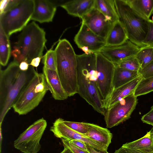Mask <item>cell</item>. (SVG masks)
<instances>
[{
  "instance_id": "cell-1",
  "label": "cell",
  "mask_w": 153,
  "mask_h": 153,
  "mask_svg": "<svg viewBox=\"0 0 153 153\" xmlns=\"http://www.w3.org/2000/svg\"><path fill=\"white\" fill-rule=\"evenodd\" d=\"M77 93L96 111L104 115L105 110L97 83V53L77 55Z\"/></svg>"
},
{
  "instance_id": "cell-2",
  "label": "cell",
  "mask_w": 153,
  "mask_h": 153,
  "mask_svg": "<svg viewBox=\"0 0 153 153\" xmlns=\"http://www.w3.org/2000/svg\"><path fill=\"white\" fill-rule=\"evenodd\" d=\"M19 64L13 60L4 70L0 71V126L29 79L33 68L30 65L23 71Z\"/></svg>"
},
{
  "instance_id": "cell-3",
  "label": "cell",
  "mask_w": 153,
  "mask_h": 153,
  "mask_svg": "<svg viewBox=\"0 0 153 153\" xmlns=\"http://www.w3.org/2000/svg\"><path fill=\"white\" fill-rule=\"evenodd\" d=\"M45 32L34 22L28 24L19 35L11 53L14 60L31 62L34 58L41 57L47 41Z\"/></svg>"
},
{
  "instance_id": "cell-4",
  "label": "cell",
  "mask_w": 153,
  "mask_h": 153,
  "mask_svg": "<svg viewBox=\"0 0 153 153\" xmlns=\"http://www.w3.org/2000/svg\"><path fill=\"white\" fill-rule=\"evenodd\" d=\"M57 72L68 97L77 93V55L70 42L60 39L55 50Z\"/></svg>"
},
{
  "instance_id": "cell-5",
  "label": "cell",
  "mask_w": 153,
  "mask_h": 153,
  "mask_svg": "<svg viewBox=\"0 0 153 153\" xmlns=\"http://www.w3.org/2000/svg\"><path fill=\"white\" fill-rule=\"evenodd\" d=\"M119 20L124 27L128 39L140 47L147 33L148 20L138 14L126 0H114Z\"/></svg>"
},
{
  "instance_id": "cell-6",
  "label": "cell",
  "mask_w": 153,
  "mask_h": 153,
  "mask_svg": "<svg viewBox=\"0 0 153 153\" xmlns=\"http://www.w3.org/2000/svg\"><path fill=\"white\" fill-rule=\"evenodd\" d=\"M34 0H18L11 8L0 15V26L10 36L23 30L31 19Z\"/></svg>"
},
{
  "instance_id": "cell-7",
  "label": "cell",
  "mask_w": 153,
  "mask_h": 153,
  "mask_svg": "<svg viewBox=\"0 0 153 153\" xmlns=\"http://www.w3.org/2000/svg\"><path fill=\"white\" fill-rule=\"evenodd\" d=\"M45 78L43 73H38L33 68L31 76L19 94L12 108L19 115L27 114L36 108L48 91L37 93L36 85Z\"/></svg>"
},
{
  "instance_id": "cell-8",
  "label": "cell",
  "mask_w": 153,
  "mask_h": 153,
  "mask_svg": "<svg viewBox=\"0 0 153 153\" xmlns=\"http://www.w3.org/2000/svg\"><path fill=\"white\" fill-rule=\"evenodd\" d=\"M47 126L43 118L37 120L14 141V147L23 153H37L41 149L40 141Z\"/></svg>"
},
{
  "instance_id": "cell-9",
  "label": "cell",
  "mask_w": 153,
  "mask_h": 153,
  "mask_svg": "<svg viewBox=\"0 0 153 153\" xmlns=\"http://www.w3.org/2000/svg\"><path fill=\"white\" fill-rule=\"evenodd\" d=\"M96 67L98 89L105 109L108 99L113 90L112 82L115 65L98 53Z\"/></svg>"
},
{
  "instance_id": "cell-10",
  "label": "cell",
  "mask_w": 153,
  "mask_h": 153,
  "mask_svg": "<svg viewBox=\"0 0 153 153\" xmlns=\"http://www.w3.org/2000/svg\"><path fill=\"white\" fill-rule=\"evenodd\" d=\"M137 103L133 93L107 108L104 115L106 127L112 128L128 119Z\"/></svg>"
},
{
  "instance_id": "cell-11",
  "label": "cell",
  "mask_w": 153,
  "mask_h": 153,
  "mask_svg": "<svg viewBox=\"0 0 153 153\" xmlns=\"http://www.w3.org/2000/svg\"><path fill=\"white\" fill-rule=\"evenodd\" d=\"M74 40L78 47L87 54L99 53L106 45L105 39L95 34L82 22Z\"/></svg>"
},
{
  "instance_id": "cell-12",
  "label": "cell",
  "mask_w": 153,
  "mask_h": 153,
  "mask_svg": "<svg viewBox=\"0 0 153 153\" xmlns=\"http://www.w3.org/2000/svg\"><path fill=\"white\" fill-rule=\"evenodd\" d=\"M141 48L128 39L120 45H105L99 53L114 64H117L129 57L135 56Z\"/></svg>"
},
{
  "instance_id": "cell-13",
  "label": "cell",
  "mask_w": 153,
  "mask_h": 153,
  "mask_svg": "<svg viewBox=\"0 0 153 153\" xmlns=\"http://www.w3.org/2000/svg\"><path fill=\"white\" fill-rule=\"evenodd\" d=\"M84 23L93 32L106 39L113 23L94 7L81 18Z\"/></svg>"
},
{
  "instance_id": "cell-14",
  "label": "cell",
  "mask_w": 153,
  "mask_h": 153,
  "mask_svg": "<svg viewBox=\"0 0 153 153\" xmlns=\"http://www.w3.org/2000/svg\"><path fill=\"white\" fill-rule=\"evenodd\" d=\"M61 118L57 119L51 127L50 130L56 137L67 140H79L84 142L86 145L92 146L98 150L106 151L95 141L85 136L72 129L63 123Z\"/></svg>"
},
{
  "instance_id": "cell-15",
  "label": "cell",
  "mask_w": 153,
  "mask_h": 153,
  "mask_svg": "<svg viewBox=\"0 0 153 153\" xmlns=\"http://www.w3.org/2000/svg\"><path fill=\"white\" fill-rule=\"evenodd\" d=\"M34 10L31 19L40 23L52 22L56 10L54 2L47 0H34Z\"/></svg>"
},
{
  "instance_id": "cell-16",
  "label": "cell",
  "mask_w": 153,
  "mask_h": 153,
  "mask_svg": "<svg viewBox=\"0 0 153 153\" xmlns=\"http://www.w3.org/2000/svg\"><path fill=\"white\" fill-rule=\"evenodd\" d=\"M43 74L52 97L55 100H64L68 97L62 86L57 71L43 67Z\"/></svg>"
},
{
  "instance_id": "cell-17",
  "label": "cell",
  "mask_w": 153,
  "mask_h": 153,
  "mask_svg": "<svg viewBox=\"0 0 153 153\" xmlns=\"http://www.w3.org/2000/svg\"><path fill=\"white\" fill-rule=\"evenodd\" d=\"M153 127L142 138L121 147L128 153H153Z\"/></svg>"
},
{
  "instance_id": "cell-18",
  "label": "cell",
  "mask_w": 153,
  "mask_h": 153,
  "mask_svg": "<svg viewBox=\"0 0 153 153\" xmlns=\"http://www.w3.org/2000/svg\"><path fill=\"white\" fill-rule=\"evenodd\" d=\"M142 77L140 75L130 82L114 90L107 102L106 110L127 96L134 93Z\"/></svg>"
},
{
  "instance_id": "cell-19",
  "label": "cell",
  "mask_w": 153,
  "mask_h": 153,
  "mask_svg": "<svg viewBox=\"0 0 153 153\" xmlns=\"http://www.w3.org/2000/svg\"><path fill=\"white\" fill-rule=\"evenodd\" d=\"M95 0L68 1L60 5L69 15L81 18L94 7Z\"/></svg>"
},
{
  "instance_id": "cell-20",
  "label": "cell",
  "mask_w": 153,
  "mask_h": 153,
  "mask_svg": "<svg viewBox=\"0 0 153 153\" xmlns=\"http://www.w3.org/2000/svg\"><path fill=\"white\" fill-rule=\"evenodd\" d=\"M88 131L84 135L100 144L107 151L111 142L112 133L108 129L95 124L88 123Z\"/></svg>"
},
{
  "instance_id": "cell-21",
  "label": "cell",
  "mask_w": 153,
  "mask_h": 153,
  "mask_svg": "<svg viewBox=\"0 0 153 153\" xmlns=\"http://www.w3.org/2000/svg\"><path fill=\"white\" fill-rule=\"evenodd\" d=\"M128 39L126 32L119 21L114 22L106 39V45H121Z\"/></svg>"
},
{
  "instance_id": "cell-22",
  "label": "cell",
  "mask_w": 153,
  "mask_h": 153,
  "mask_svg": "<svg viewBox=\"0 0 153 153\" xmlns=\"http://www.w3.org/2000/svg\"><path fill=\"white\" fill-rule=\"evenodd\" d=\"M140 75L139 72L129 70L115 65L112 82L113 90L130 82Z\"/></svg>"
},
{
  "instance_id": "cell-23",
  "label": "cell",
  "mask_w": 153,
  "mask_h": 153,
  "mask_svg": "<svg viewBox=\"0 0 153 153\" xmlns=\"http://www.w3.org/2000/svg\"><path fill=\"white\" fill-rule=\"evenodd\" d=\"M94 7L113 23L119 21L114 0H95Z\"/></svg>"
},
{
  "instance_id": "cell-24",
  "label": "cell",
  "mask_w": 153,
  "mask_h": 153,
  "mask_svg": "<svg viewBox=\"0 0 153 153\" xmlns=\"http://www.w3.org/2000/svg\"><path fill=\"white\" fill-rule=\"evenodd\" d=\"M138 14L148 20L153 13V0H126Z\"/></svg>"
},
{
  "instance_id": "cell-25",
  "label": "cell",
  "mask_w": 153,
  "mask_h": 153,
  "mask_svg": "<svg viewBox=\"0 0 153 153\" xmlns=\"http://www.w3.org/2000/svg\"><path fill=\"white\" fill-rule=\"evenodd\" d=\"M9 37L0 26V63L3 66L7 65L11 53Z\"/></svg>"
},
{
  "instance_id": "cell-26",
  "label": "cell",
  "mask_w": 153,
  "mask_h": 153,
  "mask_svg": "<svg viewBox=\"0 0 153 153\" xmlns=\"http://www.w3.org/2000/svg\"><path fill=\"white\" fill-rule=\"evenodd\" d=\"M135 56L143 68L153 60V47L146 46L141 47Z\"/></svg>"
},
{
  "instance_id": "cell-27",
  "label": "cell",
  "mask_w": 153,
  "mask_h": 153,
  "mask_svg": "<svg viewBox=\"0 0 153 153\" xmlns=\"http://www.w3.org/2000/svg\"><path fill=\"white\" fill-rule=\"evenodd\" d=\"M153 91V76L142 78L134 92V95L137 97Z\"/></svg>"
},
{
  "instance_id": "cell-28",
  "label": "cell",
  "mask_w": 153,
  "mask_h": 153,
  "mask_svg": "<svg viewBox=\"0 0 153 153\" xmlns=\"http://www.w3.org/2000/svg\"><path fill=\"white\" fill-rule=\"evenodd\" d=\"M115 64L120 68L132 71L139 72L140 69V64L135 56L129 57Z\"/></svg>"
},
{
  "instance_id": "cell-29",
  "label": "cell",
  "mask_w": 153,
  "mask_h": 153,
  "mask_svg": "<svg viewBox=\"0 0 153 153\" xmlns=\"http://www.w3.org/2000/svg\"><path fill=\"white\" fill-rule=\"evenodd\" d=\"M43 67L57 71L56 59L55 50H48L43 57Z\"/></svg>"
},
{
  "instance_id": "cell-30",
  "label": "cell",
  "mask_w": 153,
  "mask_h": 153,
  "mask_svg": "<svg viewBox=\"0 0 153 153\" xmlns=\"http://www.w3.org/2000/svg\"><path fill=\"white\" fill-rule=\"evenodd\" d=\"M63 123L66 126L82 134L87 133L88 129V123L68 121L63 120Z\"/></svg>"
},
{
  "instance_id": "cell-31",
  "label": "cell",
  "mask_w": 153,
  "mask_h": 153,
  "mask_svg": "<svg viewBox=\"0 0 153 153\" xmlns=\"http://www.w3.org/2000/svg\"><path fill=\"white\" fill-rule=\"evenodd\" d=\"M148 29L147 35L142 42L144 46L153 45V22L148 20Z\"/></svg>"
},
{
  "instance_id": "cell-32",
  "label": "cell",
  "mask_w": 153,
  "mask_h": 153,
  "mask_svg": "<svg viewBox=\"0 0 153 153\" xmlns=\"http://www.w3.org/2000/svg\"><path fill=\"white\" fill-rule=\"evenodd\" d=\"M139 73L142 78L153 76V60L144 68L140 69Z\"/></svg>"
},
{
  "instance_id": "cell-33",
  "label": "cell",
  "mask_w": 153,
  "mask_h": 153,
  "mask_svg": "<svg viewBox=\"0 0 153 153\" xmlns=\"http://www.w3.org/2000/svg\"><path fill=\"white\" fill-rule=\"evenodd\" d=\"M61 139L64 146L67 147L74 153H90L88 151L83 150L77 147L70 140Z\"/></svg>"
},
{
  "instance_id": "cell-34",
  "label": "cell",
  "mask_w": 153,
  "mask_h": 153,
  "mask_svg": "<svg viewBox=\"0 0 153 153\" xmlns=\"http://www.w3.org/2000/svg\"><path fill=\"white\" fill-rule=\"evenodd\" d=\"M141 120L143 123L153 126V109L142 116Z\"/></svg>"
},
{
  "instance_id": "cell-35",
  "label": "cell",
  "mask_w": 153,
  "mask_h": 153,
  "mask_svg": "<svg viewBox=\"0 0 153 153\" xmlns=\"http://www.w3.org/2000/svg\"><path fill=\"white\" fill-rule=\"evenodd\" d=\"M70 141L79 149L83 150L88 151L87 145L84 142L76 140H72Z\"/></svg>"
},
{
  "instance_id": "cell-36",
  "label": "cell",
  "mask_w": 153,
  "mask_h": 153,
  "mask_svg": "<svg viewBox=\"0 0 153 153\" xmlns=\"http://www.w3.org/2000/svg\"><path fill=\"white\" fill-rule=\"evenodd\" d=\"M88 151L90 153H109L107 151H101L95 148L87 145Z\"/></svg>"
},
{
  "instance_id": "cell-37",
  "label": "cell",
  "mask_w": 153,
  "mask_h": 153,
  "mask_svg": "<svg viewBox=\"0 0 153 153\" xmlns=\"http://www.w3.org/2000/svg\"><path fill=\"white\" fill-rule=\"evenodd\" d=\"M29 67L28 63L26 61H22L19 64V68L21 70L23 71H25L27 70Z\"/></svg>"
},
{
  "instance_id": "cell-38",
  "label": "cell",
  "mask_w": 153,
  "mask_h": 153,
  "mask_svg": "<svg viewBox=\"0 0 153 153\" xmlns=\"http://www.w3.org/2000/svg\"><path fill=\"white\" fill-rule=\"evenodd\" d=\"M41 58V57H37L31 60L30 65L33 67H37L39 65Z\"/></svg>"
},
{
  "instance_id": "cell-39",
  "label": "cell",
  "mask_w": 153,
  "mask_h": 153,
  "mask_svg": "<svg viewBox=\"0 0 153 153\" xmlns=\"http://www.w3.org/2000/svg\"><path fill=\"white\" fill-rule=\"evenodd\" d=\"M114 153H128L125 149L121 147L120 148L117 150H116Z\"/></svg>"
},
{
  "instance_id": "cell-40",
  "label": "cell",
  "mask_w": 153,
  "mask_h": 153,
  "mask_svg": "<svg viewBox=\"0 0 153 153\" xmlns=\"http://www.w3.org/2000/svg\"><path fill=\"white\" fill-rule=\"evenodd\" d=\"M2 134L1 131V126H0V153L1 152V143L2 140Z\"/></svg>"
},
{
  "instance_id": "cell-41",
  "label": "cell",
  "mask_w": 153,
  "mask_h": 153,
  "mask_svg": "<svg viewBox=\"0 0 153 153\" xmlns=\"http://www.w3.org/2000/svg\"><path fill=\"white\" fill-rule=\"evenodd\" d=\"M63 150L60 153H74L70 149L67 147H64Z\"/></svg>"
},
{
  "instance_id": "cell-42",
  "label": "cell",
  "mask_w": 153,
  "mask_h": 153,
  "mask_svg": "<svg viewBox=\"0 0 153 153\" xmlns=\"http://www.w3.org/2000/svg\"><path fill=\"white\" fill-rule=\"evenodd\" d=\"M152 21L153 22V15L152 16Z\"/></svg>"
},
{
  "instance_id": "cell-43",
  "label": "cell",
  "mask_w": 153,
  "mask_h": 153,
  "mask_svg": "<svg viewBox=\"0 0 153 153\" xmlns=\"http://www.w3.org/2000/svg\"><path fill=\"white\" fill-rule=\"evenodd\" d=\"M147 46H151L153 47V45H147Z\"/></svg>"
},
{
  "instance_id": "cell-44",
  "label": "cell",
  "mask_w": 153,
  "mask_h": 153,
  "mask_svg": "<svg viewBox=\"0 0 153 153\" xmlns=\"http://www.w3.org/2000/svg\"><path fill=\"white\" fill-rule=\"evenodd\" d=\"M151 109H153V105H152V106L151 107Z\"/></svg>"
},
{
  "instance_id": "cell-45",
  "label": "cell",
  "mask_w": 153,
  "mask_h": 153,
  "mask_svg": "<svg viewBox=\"0 0 153 153\" xmlns=\"http://www.w3.org/2000/svg\"></svg>"
}]
</instances>
